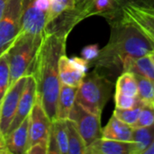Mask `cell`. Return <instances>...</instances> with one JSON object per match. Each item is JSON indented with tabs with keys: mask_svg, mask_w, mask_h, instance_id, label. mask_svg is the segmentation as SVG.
<instances>
[{
	"mask_svg": "<svg viewBox=\"0 0 154 154\" xmlns=\"http://www.w3.org/2000/svg\"><path fill=\"white\" fill-rule=\"evenodd\" d=\"M59 74L62 84L79 88L86 74L78 69L70 62L69 58L63 54L59 60Z\"/></svg>",
	"mask_w": 154,
	"mask_h": 154,
	"instance_id": "e0dca14e",
	"label": "cell"
},
{
	"mask_svg": "<svg viewBox=\"0 0 154 154\" xmlns=\"http://www.w3.org/2000/svg\"><path fill=\"white\" fill-rule=\"evenodd\" d=\"M143 102H141L140 100L138 101L137 105L133 107V108H129V109H121V108H117L116 107L113 115L117 117L119 120H121L122 122L131 125L132 127H134L138 120L139 117V114L140 111L142 109L143 106Z\"/></svg>",
	"mask_w": 154,
	"mask_h": 154,
	"instance_id": "7402d4cb",
	"label": "cell"
},
{
	"mask_svg": "<svg viewBox=\"0 0 154 154\" xmlns=\"http://www.w3.org/2000/svg\"><path fill=\"white\" fill-rule=\"evenodd\" d=\"M36 97H37V89H36L35 79L32 75H28L23 91L22 93V96L20 97V100H19V103H18V106L14 114V116L8 128L6 135L10 134L11 132H13L16 127H18L20 124L27 116H29L32 111V108L35 103Z\"/></svg>",
	"mask_w": 154,
	"mask_h": 154,
	"instance_id": "30bf717a",
	"label": "cell"
},
{
	"mask_svg": "<svg viewBox=\"0 0 154 154\" xmlns=\"http://www.w3.org/2000/svg\"><path fill=\"white\" fill-rule=\"evenodd\" d=\"M100 118L101 116L88 111L77 102H75L69 113V119L74 122L87 147L102 137Z\"/></svg>",
	"mask_w": 154,
	"mask_h": 154,
	"instance_id": "52a82bcc",
	"label": "cell"
},
{
	"mask_svg": "<svg viewBox=\"0 0 154 154\" xmlns=\"http://www.w3.org/2000/svg\"><path fill=\"white\" fill-rule=\"evenodd\" d=\"M143 154H154V138L152 143H150V145L148 146V148L143 152Z\"/></svg>",
	"mask_w": 154,
	"mask_h": 154,
	"instance_id": "d6a6232c",
	"label": "cell"
},
{
	"mask_svg": "<svg viewBox=\"0 0 154 154\" xmlns=\"http://www.w3.org/2000/svg\"><path fill=\"white\" fill-rule=\"evenodd\" d=\"M86 154H134V143L101 137L87 147Z\"/></svg>",
	"mask_w": 154,
	"mask_h": 154,
	"instance_id": "7c38bea8",
	"label": "cell"
},
{
	"mask_svg": "<svg viewBox=\"0 0 154 154\" xmlns=\"http://www.w3.org/2000/svg\"><path fill=\"white\" fill-rule=\"evenodd\" d=\"M10 80V70L8 63L7 52H4L0 56V106L3 98L9 88Z\"/></svg>",
	"mask_w": 154,
	"mask_h": 154,
	"instance_id": "d4e9b609",
	"label": "cell"
},
{
	"mask_svg": "<svg viewBox=\"0 0 154 154\" xmlns=\"http://www.w3.org/2000/svg\"><path fill=\"white\" fill-rule=\"evenodd\" d=\"M23 0H9L0 18V56L7 51L21 31Z\"/></svg>",
	"mask_w": 154,
	"mask_h": 154,
	"instance_id": "5b68a950",
	"label": "cell"
},
{
	"mask_svg": "<svg viewBox=\"0 0 154 154\" xmlns=\"http://www.w3.org/2000/svg\"><path fill=\"white\" fill-rule=\"evenodd\" d=\"M48 13L40 11L34 5V0H23L21 21L22 32L42 34L47 25Z\"/></svg>",
	"mask_w": 154,
	"mask_h": 154,
	"instance_id": "8fae6325",
	"label": "cell"
},
{
	"mask_svg": "<svg viewBox=\"0 0 154 154\" xmlns=\"http://www.w3.org/2000/svg\"><path fill=\"white\" fill-rule=\"evenodd\" d=\"M42 36L43 33L31 34L20 32L7 49L10 70L9 87L20 78L31 75Z\"/></svg>",
	"mask_w": 154,
	"mask_h": 154,
	"instance_id": "3957f363",
	"label": "cell"
},
{
	"mask_svg": "<svg viewBox=\"0 0 154 154\" xmlns=\"http://www.w3.org/2000/svg\"><path fill=\"white\" fill-rule=\"evenodd\" d=\"M47 146L42 143H34L26 151V154H47Z\"/></svg>",
	"mask_w": 154,
	"mask_h": 154,
	"instance_id": "f546056e",
	"label": "cell"
},
{
	"mask_svg": "<svg viewBox=\"0 0 154 154\" xmlns=\"http://www.w3.org/2000/svg\"><path fill=\"white\" fill-rule=\"evenodd\" d=\"M29 125L30 116H27L18 127L5 136L6 146L10 154H26L29 146Z\"/></svg>",
	"mask_w": 154,
	"mask_h": 154,
	"instance_id": "5bb4252c",
	"label": "cell"
},
{
	"mask_svg": "<svg viewBox=\"0 0 154 154\" xmlns=\"http://www.w3.org/2000/svg\"><path fill=\"white\" fill-rule=\"evenodd\" d=\"M0 154H10L6 146L5 136L1 131V129H0Z\"/></svg>",
	"mask_w": 154,
	"mask_h": 154,
	"instance_id": "1f68e13d",
	"label": "cell"
},
{
	"mask_svg": "<svg viewBox=\"0 0 154 154\" xmlns=\"http://www.w3.org/2000/svg\"><path fill=\"white\" fill-rule=\"evenodd\" d=\"M154 125V106L152 103L143 104L138 120L134 128L148 127Z\"/></svg>",
	"mask_w": 154,
	"mask_h": 154,
	"instance_id": "484cf974",
	"label": "cell"
},
{
	"mask_svg": "<svg viewBox=\"0 0 154 154\" xmlns=\"http://www.w3.org/2000/svg\"><path fill=\"white\" fill-rule=\"evenodd\" d=\"M8 1L9 0H0V18H1V16H2V14L4 13V10H5Z\"/></svg>",
	"mask_w": 154,
	"mask_h": 154,
	"instance_id": "836d02e7",
	"label": "cell"
},
{
	"mask_svg": "<svg viewBox=\"0 0 154 154\" xmlns=\"http://www.w3.org/2000/svg\"><path fill=\"white\" fill-rule=\"evenodd\" d=\"M27 76L17 79L7 89L0 106V129L5 134H7L8 128L14 116L20 97L23 91Z\"/></svg>",
	"mask_w": 154,
	"mask_h": 154,
	"instance_id": "9c48e42d",
	"label": "cell"
},
{
	"mask_svg": "<svg viewBox=\"0 0 154 154\" xmlns=\"http://www.w3.org/2000/svg\"><path fill=\"white\" fill-rule=\"evenodd\" d=\"M83 1L84 0H76V5H79L80 4L83 3Z\"/></svg>",
	"mask_w": 154,
	"mask_h": 154,
	"instance_id": "d590c367",
	"label": "cell"
},
{
	"mask_svg": "<svg viewBox=\"0 0 154 154\" xmlns=\"http://www.w3.org/2000/svg\"><path fill=\"white\" fill-rule=\"evenodd\" d=\"M134 127L122 122L114 115L102 129V137L116 141L132 142Z\"/></svg>",
	"mask_w": 154,
	"mask_h": 154,
	"instance_id": "9a60e30c",
	"label": "cell"
},
{
	"mask_svg": "<svg viewBox=\"0 0 154 154\" xmlns=\"http://www.w3.org/2000/svg\"><path fill=\"white\" fill-rule=\"evenodd\" d=\"M69 143L66 120L55 119L51 122L47 154H68Z\"/></svg>",
	"mask_w": 154,
	"mask_h": 154,
	"instance_id": "4fadbf2b",
	"label": "cell"
},
{
	"mask_svg": "<svg viewBox=\"0 0 154 154\" xmlns=\"http://www.w3.org/2000/svg\"><path fill=\"white\" fill-rule=\"evenodd\" d=\"M149 55H150V57H151V59H152V62H153L154 64V51L152 52H151Z\"/></svg>",
	"mask_w": 154,
	"mask_h": 154,
	"instance_id": "e575fe53",
	"label": "cell"
},
{
	"mask_svg": "<svg viewBox=\"0 0 154 154\" xmlns=\"http://www.w3.org/2000/svg\"><path fill=\"white\" fill-rule=\"evenodd\" d=\"M113 83L97 70L86 74L78 88L76 102L88 111L101 116L103 109L112 95Z\"/></svg>",
	"mask_w": 154,
	"mask_h": 154,
	"instance_id": "277c9868",
	"label": "cell"
},
{
	"mask_svg": "<svg viewBox=\"0 0 154 154\" xmlns=\"http://www.w3.org/2000/svg\"><path fill=\"white\" fill-rule=\"evenodd\" d=\"M135 76L138 84V99L143 104L152 103L154 99V83L145 78L137 75Z\"/></svg>",
	"mask_w": 154,
	"mask_h": 154,
	"instance_id": "603a6c76",
	"label": "cell"
},
{
	"mask_svg": "<svg viewBox=\"0 0 154 154\" xmlns=\"http://www.w3.org/2000/svg\"><path fill=\"white\" fill-rule=\"evenodd\" d=\"M154 51L153 43L136 27L122 22L114 23L108 43L95 60L98 68L126 71L130 63Z\"/></svg>",
	"mask_w": 154,
	"mask_h": 154,
	"instance_id": "7a4b0ae2",
	"label": "cell"
},
{
	"mask_svg": "<svg viewBox=\"0 0 154 154\" xmlns=\"http://www.w3.org/2000/svg\"><path fill=\"white\" fill-rule=\"evenodd\" d=\"M152 106H154V99H153V101H152Z\"/></svg>",
	"mask_w": 154,
	"mask_h": 154,
	"instance_id": "8d00e7d4",
	"label": "cell"
},
{
	"mask_svg": "<svg viewBox=\"0 0 154 154\" xmlns=\"http://www.w3.org/2000/svg\"><path fill=\"white\" fill-rule=\"evenodd\" d=\"M116 93H121L125 96L137 97L138 84L135 74L130 71L122 72L116 84Z\"/></svg>",
	"mask_w": 154,
	"mask_h": 154,
	"instance_id": "d6986e66",
	"label": "cell"
},
{
	"mask_svg": "<svg viewBox=\"0 0 154 154\" xmlns=\"http://www.w3.org/2000/svg\"><path fill=\"white\" fill-rule=\"evenodd\" d=\"M126 71L133 72L154 83V64L150 55H145L134 60L128 66Z\"/></svg>",
	"mask_w": 154,
	"mask_h": 154,
	"instance_id": "ac0fdd59",
	"label": "cell"
},
{
	"mask_svg": "<svg viewBox=\"0 0 154 154\" xmlns=\"http://www.w3.org/2000/svg\"><path fill=\"white\" fill-rule=\"evenodd\" d=\"M77 91L78 88L61 83L56 106V119H69V113L76 102Z\"/></svg>",
	"mask_w": 154,
	"mask_h": 154,
	"instance_id": "2e32d148",
	"label": "cell"
},
{
	"mask_svg": "<svg viewBox=\"0 0 154 154\" xmlns=\"http://www.w3.org/2000/svg\"><path fill=\"white\" fill-rule=\"evenodd\" d=\"M67 36L43 32L31 75L36 81L37 96L51 121L56 119V106L60 90L59 60L65 54Z\"/></svg>",
	"mask_w": 154,
	"mask_h": 154,
	"instance_id": "6da1fadb",
	"label": "cell"
},
{
	"mask_svg": "<svg viewBox=\"0 0 154 154\" xmlns=\"http://www.w3.org/2000/svg\"><path fill=\"white\" fill-rule=\"evenodd\" d=\"M121 21L136 27L154 45V7L128 2L121 7Z\"/></svg>",
	"mask_w": 154,
	"mask_h": 154,
	"instance_id": "8992f818",
	"label": "cell"
},
{
	"mask_svg": "<svg viewBox=\"0 0 154 154\" xmlns=\"http://www.w3.org/2000/svg\"><path fill=\"white\" fill-rule=\"evenodd\" d=\"M76 7V0H51V7L48 12L47 24L66 11Z\"/></svg>",
	"mask_w": 154,
	"mask_h": 154,
	"instance_id": "cb8c5ba5",
	"label": "cell"
},
{
	"mask_svg": "<svg viewBox=\"0 0 154 154\" xmlns=\"http://www.w3.org/2000/svg\"><path fill=\"white\" fill-rule=\"evenodd\" d=\"M100 50L97 44H89L85 46L81 51V56L88 61L95 60L99 55Z\"/></svg>",
	"mask_w": 154,
	"mask_h": 154,
	"instance_id": "83f0119b",
	"label": "cell"
},
{
	"mask_svg": "<svg viewBox=\"0 0 154 154\" xmlns=\"http://www.w3.org/2000/svg\"><path fill=\"white\" fill-rule=\"evenodd\" d=\"M139 99L138 97H133L129 96H125L121 93H115V102L116 107L121 109H129L134 107Z\"/></svg>",
	"mask_w": 154,
	"mask_h": 154,
	"instance_id": "4316f807",
	"label": "cell"
},
{
	"mask_svg": "<svg viewBox=\"0 0 154 154\" xmlns=\"http://www.w3.org/2000/svg\"><path fill=\"white\" fill-rule=\"evenodd\" d=\"M34 5L40 11L48 13L51 7V0H34Z\"/></svg>",
	"mask_w": 154,
	"mask_h": 154,
	"instance_id": "4dcf8cb0",
	"label": "cell"
},
{
	"mask_svg": "<svg viewBox=\"0 0 154 154\" xmlns=\"http://www.w3.org/2000/svg\"><path fill=\"white\" fill-rule=\"evenodd\" d=\"M154 138V125L148 127L134 128L133 140L134 143V154H143Z\"/></svg>",
	"mask_w": 154,
	"mask_h": 154,
	"instance_id": "44dd1931",
	"label": "cell"
},
{
	"mask_svg": "<svg viewBox=\"0 0 154 154\" xmlns=\"http://www.w3.org/2000/svg\"><path fill=\"white\" fill-rule=\"evenodd\" d=\"M66 124L69 143L68 154H86L87 146L74 122L70 119H66Z\"/></svg>",
	"mask_w": 154,
	"mask_h": 154,
	"instance_id": "ffe728a7",
	"label": "cell"
},
{
	"mask_svg": "<svg viewBox=\"0 0 154 154\" xmlns=\"http://www.w3.org/2000/svg\"><path fill=\"white\" fill-rule=\"evenodd\" d=\"M69 60H70V62L73 64V66L75 68L79 69L83 73L87 74V72L88 70V68H89V61L86 60L82 57L81 58H79V57H73V58H70Z\"/></svg>",
	"mask_w": 154,
	"mask_h": 154,
	"instance_id": "f1b7e54d",
	"label": "cell"
},
{
	"mask_svg": "<svg viewBox=\"0 0 154 154\" xmlns=\"http://www.w3.org/2000/svg\"><path fill=\"white\" fill-rule=\"evenodd\" d=\"M29 146L34 143H42L48 148V140L51 126V121L46 114L41 98L37 96L35 103L30 113ZM28 150V149H27Z\"/></svg>",
	"mask_w": 154,
	"mask_h": 154,
	"instance_id": "ba28073f",
	"label": "cell"
}]
</instances>
